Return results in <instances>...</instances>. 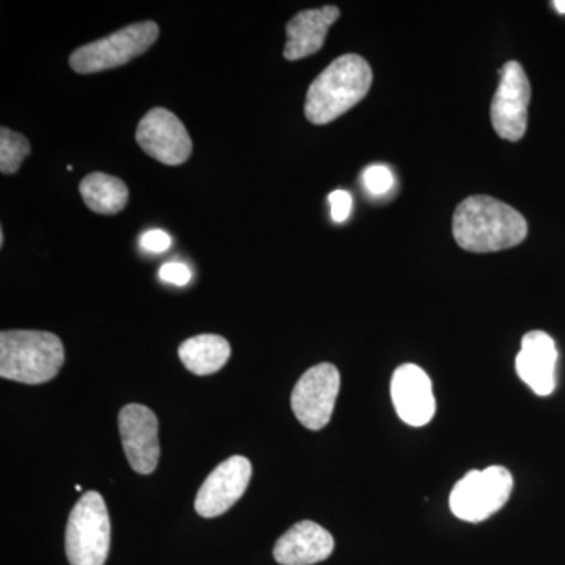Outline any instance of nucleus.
Here are the masks:
<instances>
[{"label":"nucleus","mask_w":565,"mask_h":565,"mask_svg":"<svg viewBox=\"0 0 565 565\" xmlns=\"http://www.w3.org/2000/svg\"><path fill=\"white\" fill-rule=\"evenodd\" d=\"M340 14V9L333 6L297 13L286 25V61H302L321 51L329 29L338 21Z\"/></svg>","instance_id":"obj_15"},{"label":"nucleus","mask_w":565,"mask_h":565,"mask_svg":"<svg viewBox=\"0 0 565 565\" xmlns=\"http://www.w3.org/2000/svg\"><path fill=\"white\" fill-rule=\"evenodd\" d=\"M250 479V460L244 456L230 457L200 487L195 498V511L204 519L225 514L243 498Z\"/></svg>","instance_id":"obj_11"},{"label":"nucleus","mask_w":565,"mask_h":565,"mask_svg":"<svg viewBox=\"0 0 565 565\" xmlns=\"http://www.w3.org/2000/svg\"><path fill=\"white\" fill-rule=\"evenodd\" d=\"M159 39L154 21L137 22L106 39L85 44L70 55V66L77 74H95L126 65L145 54Z\"/></svg>","instance_id":"obj_5"},{"label":"nucleus","mask_w":565,"mask_h":565,"mask_svg":"<svg viewBox=\"0 0 565 565\" xmlns=\"http://www.w3.org/2000/svg\"><path fill=\"white\" fill-rule=\"evenodd\" d=\"M3 237L6 236H3V232L0 230V247H3Z\"/></svg>","instance_id":"obj_24"},{"label":"nucleus","mask_w":565,"mask_h":565,"mask_svg":"<svg viewBox=\"0 0 565 565\" xmlns=\"http://www.w3.org/2000/svg\"><path fill=\"white\" fill-rule=\"evenodd\" d=\"M65 363L61 338L39 330L0 333V375L7 381L40 385L57 377Z\"/></svg>","instance_id":"obj_3"},{"label":"nucleus","mask_w":565,"mask_h":565,"mask_svg":"<svg viewBox=\"0 0 565 565\" xmlns=\"http://www.w3.org/2000/svg\"><path fill=\"white\" fill-rule=\"evenodd\" d=\"M553 7H555L559 13L565 14V0H555V2H553Z\"/></svg>","instance_id":"obj_23"},{"label":"nucleus","mask_w":565,"mask_h":565,"mask_svg":"<svg viewBox=\"0 0 565 565\" xmlns=\"http://www.w3.org/2000/svg\"><path fill=\"white\" fill-rule=\"evenodd\" d=\"M452 234L460 248L471 253L508 250L527 236L525 217L489 195L468 196L457 206Z\"/></svg>","instance_id":"obj_1"},{"label":"nucleus","mask_w":565,"mask_h":565,"mask_svg":"<svg viewBox=\"0 0 565 565\" xmlns=\"http://www.w3.org/2000/svg\"><path fill=\"white\" fill-rule=\"evenodd\" d=\"M110 548V516L102 493L82 494L68 516L65 552L71 565H104Z\"/></svg>","instance_id":"obj_4"},{"label":"nucleus","mask_w":565,"mask_h":565,"mask_svg":"<svg viewBox=\"0 0 565 565\" xmlns=\"http://www.w3.org/2000/svg\"><path fill=\"white\" fill-rule=\"evenodd\" d=\"M393 174L384 166H373L364 170L363 182L367 191L374 195H382L393 188Z\"/></svg>","instance_id":"obj_19"},{"label":"nucleus","mask_w":565,"mask_h":565,"mask_svg":"<svg viewBox=\"0 0 565 565\" xmlns=\"http://www.w3.org/2000/svg\"><path fill=\"white\" fill-rule=\"evenodd\" d=\"M118 429L132 470L139 475H151L161 457L158 416L145 405H125L118 415Z\"/></svg>","instance_id":"obj_10"},{"label":"nucleus","mask_w":565,"mask_h":565,"mask_svg":"<svg viewBox=\"0 0 565 565\" xmlns=\"http://www.w3.org/2000/svg\"><path fill=\"white\" fill-rule=\"evenodd\" d=\"M141 247L145 250L152 253L167 252L172 245V237L161 230H152V232L145 233L140 241Z\"/></svg>","instance_id":"obj_21"},{"label":"nucleus","mask_w":565,"mask_h":565,"mask_svg":"<svg viewBox=\"0 0 565 565\" xmlns=\"http://www.w3.org/2000/svg\"><path fill=\"white\" fill-rule=\"evenodd\" d=\"M79 192L88 210L96 214L114 215L125 210L129 189L120 178L106 173H90L81 181Z\"/></svg>","instance_id":"obj_17"},{"label":"nucleus","mask_w":565,"mask_h":565,"mask_svg":"<svg viewBox=\"0 0 565 565\" xmlns=\"http://www.w3.org/2000/svg\"><path fill=\"white\" fill-rule=\"evenodd\" d=\"M333 550V535L318 523L303 520L278 539L274 559L280 565H315L329 559Z\"/></svg>","instance_id":"obj_14"},{"label":"nucleus","mask_w":565,"mask_h":565,"mask_svg":"<svg viewBox=\"0 0 565 565\" xmlns=\"http://www.w3.org/2000/svg\"><path fill=\"white\" fill-rule=\"evenodd\" d=\"M557 349L555 340L541 330L527 332L516 355V374L537 396H550L556 388Z\"/></svg>","instance_id":"obj_13"},{"label":"nucleus","mask_w":565,"mask_h":565,"mask_svg":"<svg viewBox=\"0 0 565 565\" xmlns=\"http://www.w3.org/2000/svg\"><path fill=\"white\" fill-rule=\"evenodd\" d=\"M31 151V143L22 134L11 131L6 126L0 129V172L17 173Z\"/></svg>","instance_id":"obj_18"},{"label":"nucleus","mask_w":565,"mask_h":565,"mask_svg":"<svg viewBox=\"0 0 565 565\" xmlns=\"http://www.w3.org/2000/svg\"><path fill=\"white\" fill-rule=\"evenodd\" d=\"M530 102L531 85L525 70L515 61L504 63L490 106L493 129L501 139L519 141L525 137Z\"/></svg>","instance_id":"obj_8"},{"label":"nucleus","mask_w":565,"mask_h":565,"mask_svg":"<svg viewBox=\"0 0 565 565\" xmlns=\"http://www.w3.org/2000/svg\"><path fill=\"white\" fill-rule=\"evenodd\" d=\"M334 222H344L351 215L352 196L344 191H334L329 196Z\"/></svg>","instance_id":"obj_22"},{"label":"nucleus","mask_w":565,"mask_h":565,"mask_svg":"<svg viewBox=\"0 0 565 565\" xmlns=\"http://www.w3.org/2000/svg\"><path fill=\"white\" fill-rule=\"evenodd\" d=\"M512 489L511 471L492 465L486 470L468 471L452 489L449 505L452 514L463 522H484L508 503Z\"/></svg>","instance_id":"obj_6"},{"label":"nucleus","mask_w":565,"mask_h":565,"mask_svg":"<svg viewBox=\"0 0 565 565\" xmlns=\"http://www.w3.org/2000/svg\"><path fill=\"white\" fill-rule=\"evenodd\" d=\"M141 150L166 166H181L192 154V139L173 111L154 107L141 118L136 132Z\"/></svg>","instance_id":"obj_9"},{"label":"nucleus","mask_w":565,"mask_h":565,"mask_svg":"<svg viewBox=\"0 0 565 565\" xmlns=\"http://www.w3.org/2000/svg\"><path fill=\"white\" fill-rule=\"evenodd\" d=\"M159 277L166 282H172V285L184 286L191 281L192 273L189 267L182 263H167L163 264L161 270H159Z\"/></svg>","instance_id":"obj_20"},{"label":"nucleus","mask_w":565,"mask_h":565,"mask_svg":"<svg viewBox=\"0 0 565 565\" xmlns=\"http://www.w3.org/2000/svg\"><path fill=\"white\" fill-rule=\"evenodd\" d=\"M182 364L195 375L218 373L232 355V345L221 334L189 338L178 349Z\"/></svg>","instance_id":"obj_16"},{"label":"nucleus","mask_w":565,"mask_h":565,"mask_svg":"<svg viewBox=\"0 0 565 565\" xmlns=\"http://www.w3.org/2000/svg\"><path fill=\"white\" fill-rule=\"evenodd\" d=\"M371 85L370 63L356 54L341 55L308 88L305 117L313 125H329L362 102Z\"/></svg>","instance_id":"obj_2"},{"label":"nucleus","mask_w":565,"mask_h":565,"mask_svg":"<svg viewBox=\"0 0 565 565\" xmlns=\"http://www.w3.org/2000/svg\"><path fill=\"white\" fill-rule=\"evenodd\" d=\"M392 399L399 418L414 427L429 424L437 408L429 375L414 363L401 364L394 371Z\"/></svg>","instance_id":"obj_12"},{"label":"nucleus","mask_w":565,"mask_h":565,"mask_svg":"<svg viewBox=\"0 0 565 565\" xmlns=\"http://www.w3.org/2000/svg\"><path fill=\"white\" fill-rule=\"evenodd\" d=\"M341 375L332 363L316 364L303 373L292 390L291 407L302 426L321 430L332 418Z\"/></svg>","instance_id":"obj_7"}]
</instances>
